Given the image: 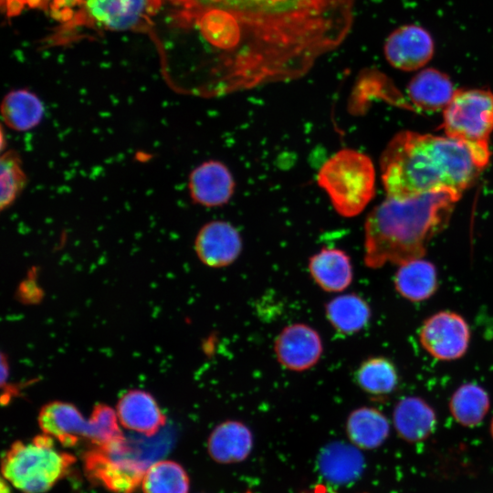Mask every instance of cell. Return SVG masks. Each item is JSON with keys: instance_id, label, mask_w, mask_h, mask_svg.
I'll use <instances>...</instances> for the list:
<instances>
[{"instance_id": "cell-1", "label": "cell", "mask_w": 493, "mask_h": 493, "mask_svg": "<svg viewBox=\"0 0 493 493\" xmlns=\"http://www.w3.org/2000/svg\"><path fill=\"white\" fill-rule=\"evenodd\" d=\"M357 0H163L175 92L219 98L306 76L339 48Z\"/></svg>"}, {"instance_id": "cell-2", "label": "cell", "mask_w": 493, "mask_h": 493, "mask_svg": "<svg viewBox=\"0 0 493 493\" xmlns=\"http://www.w3.org/2000/svg\"><path fill=\"white\" fill-rule=\"evenodd\" d=\"M490 152L446 135L396 133L380 158L387 196L407 199L425 193L469 188L489 163Z\"/></svg>"}, {"instance_id": "cell-3", "label": "cell", "mask_w": 493, "mask_h": 493, "mask_svg": "<svg viewBox=\"0 0 493 493\" xmlns=\"http://www.w3.org/2000/svg\"><path fill=\"white\" fill-rule=\"evenodd\" d=\"M460 197L447 190L407 199L387 196L366 217L364 264L376 269L422 258L430 240L447 225Z\"/></svg>"}, {"instance_id": "cell-4", "label": "cell", "mask_w": 493, "mask_h": 493, "mask_svg": "<svg viewBox=\"0 0 493 493\" xmlns=\"http://www.w3.org/2000/svg\"><path fill=\"white\" fill-rule=\"evenodd\" d=\"M318 185L327 194L337 214L360 215L375 194V169L371 158L344 148L332 154L320 168Z\"/></svg>"}, {"instance_id": "cell-5", "label": "cell", "mask_w": 493, "mask_h": 493, "mask_svg": "<svg viewBox=\"0 0 493 493\" xmlns=\"http://www.w3.org/2000/svg\"><path fill=\"white\" fill-rule=\"evenodd\" d=\"M43 434L29 442L14 443L2 460L3 477L23 493H45L68 471L73 456L56 448Z\"/></svg>"}, {"instance_id": "cell-6", "label": "cell", "mask_w": 493, "mask_h": 493, "mask_svg": "<svg viewBox=\"0 0 493 493\" xmlns=\"http://www.w3.org/2000/svg\"><path fill=\"white\" fill-rule=\"evenodd\" d=\"M442 128L450 138L490 152L493 132V91L489 89H456L443 110Z\"/></svg>"}, {"instance_id": "cell-7", "label": "cell", "mask_w": 493, "mask_h": 493, "mask_svg": "<svg viewBox=\"0 0 493 493\" xmlns=\"http://www.w3.org/2000/svg\"><path fill=\"white\" fill-rule=\"evenodd\" d=\"M163 0H84L64 28L87 26L102 31H147L154 26Z\"/></svg>"}, {"instance_id": "cell-8", "label": "cell", "mask_w": 493, "mask_h": 493, "mask_svg": "<svg viewBox=\"0 0 493 493\" xmlns=\"http://www.w3.org/2000/svg\"><path fill=\"white\" fill-rule=\"evenodd\" d=\"M418 335L425 351L433 358L445 362L462 358L468 350L471 339L467 320L450 310H441L425 319Z\"/></svg>"}, {"instance_id": "cell-9", "label": "cell", "mask_w": 493, "mask_h": 493, "mask_svg": "<svg viewBox=\"0 0 493 493\" xmlns=\"http://www.w3.org/2000/svg\"><path fill=\"white\" fill-rule=\"evenodd\" d=\"M435 40L425 27L407 24L393 30L383 44L386 61L402 71L424 68L434 57Z\"/></svg>"}, {"instance_id": "cell-10", "label": "cell", "mask_w": 493, "mask_h": 493, "mask_svg": "<svg viewBox=\"0 0 493 493\" xmlns=\"http://www.w3.org/2000/svg\"><path fill=\"white\" fill-rule=\"evenodd\" d=\"M274 352L278 363L292 372H304L318 363L323 352L319 332L305 323L286 326L277 336Z\"/></svg>"}, {"instance_id": "cell-11", "label": "cell", "mask_w": 493, "mask_h": 493, "mask_svg": "<svg viewBox=\"0 0 493 493\" xmlns=\"http://www.w3.org/2000/svg\"><path fill=\"white\" fill-rule=\"evenodd\" d=\"M243 241L238 230L229 222L205 223L194 238V251L207 267L220 268L233 264L240 256Z\"/></svg>"}, {"instance_id": "cell-12", "label": "cell", "mask_w": 493, "mask_h": 493, "mask_svg": "<svg viewBox=\"0 0 493 493\" xmlns=\"http://www.w3.org/2000/svg\"><path fill=\"white\" fill-rule=\"evenodd\" d=\"M187 188L194 204L210 208L220 207L231 200L236 182L224 163L207 160L191 171Z\"/></svg>"}, {"instance_id": "cell-13", "label": "cell", "mask_w": 493, "mask_h": 493, "mask_svg": "<svg viewBox=\"0 0 493 493\" xmlns=\"http://www.w3.org/2000/svg\"><path fill=\"white\" fill-rule=\"evenodd\" d=\"M38 424L43 433L63 446H74L81 438L91 441L92 425L76 406L64 402H52L41 409Z\"/></svg>"}, {"instance_id": "cell-14", "label": "cell", "mask_w": 493, "mask_h": 493, "mask_svg": "<svg viewBox=\"0 0 493 493\" xmlns=\"http://www.w3.org/2000/svg\"><path fill=\"white\" fill-rule=\"evenodd\" d=\"M254 436L241 421L226 420L217 425L207 439V452L218 464L230 465L245 461L253 449Z\"/></svg>"}, {"instance_id": "cell-15", "label": "cell", "mask_w": 493, "mask_h": 493, "mask_svg": "<svg viewBox=\"0 0 493 493\" xmlns=\"http://www.w3.org/2000/svg\"><path fill=\"white\" fill-rule=\"evenodd\" d=\"M116 414L124 428L147 436L155 435L165 423L155 399L142 390L124 393L118 402Z\"/></svg>"}, {"instance_id": "cell-16", "label": "cell", "mask_w": 493, "mask_h": 493, "mask_svg": "<svg viewBox=\"0 0 493 493\" xmlns=\"http://www.w3.org/2000/svg\"><path fill=\"white\" fill-rule=\"evenodd\" d=\"M456 90L449 76L434 68L420 69L407 86L411 103L425 112L444 110Z\"/></svg>"}, {"instance_id": "cell-17", "label": "cell", "mask_w": 493, "mask_h": 493, "mask_svg": "<svg viewBox=\"0 0 493 493\" xmlns=\"http://www.w3.org/2000/svg\"><path fill=\"white\" fill-rule=\"evenodd\" d=\"M308 268L315 284L326 292H341L353 279L350 256L337 247H322L309 259Z\"/></svg>"}, {"instance_id": "cell-18", "label": "cell", "mask_w": 493, "mask_h": 493, "mask_svg": "<svg viewBox=\"0 0 493 493\" xmlns=\"http://www.w3.org/2000/svg\"><path fill=\"white\" fill-rule=\"evenodd\" d=\"M393 421L397 435L415 443L426 439L435 429L437 417L434 408L423 398L407 396L394 406Z\"/></svg>"}, {"instance_id": "cell-19", "label": "cell", "mask_w": 493, "mask_h": 493, "mask_svg": "<svg viewBox=\"0 0 493 493\" xmlns=\"http://www.w3.org/2000/svg\"><path fill=\"white\" fill-rule=\"evenodd\" d=\"M393 284L404 299L412 302L426 300L439 286L436 267L423 257L405 262L399 266Z\"/></svg>"}, {"instance_id": "cell-20", "label": "cell", "mask_w": 493, "mask_h": 493, "mask_svg": "<svg viewBox=\"0 0 493 493\" xmlns=\"http://www.w3.org/2000/svg\"><path fill=\"white\" fill-rule=\"evenodd\" d=\"M44 116L43 101L27 89H12L2 100V121L12 131H29L41 123Z\"/></svg>"}, {"instance_id": "cell-21", "label": "cell", "mask_w": 493, "mask_h": 493, "mask_svg": "<svg viewBox=\"0 0 493 493\" xmlns=\"http://www.w3.org/2000/svg\"><path fill=\"white\" fill-rule=\"evenodd\" d=\"M345 428L351 444L363 450L381 446L390 434V424L386 416L371 406L352 410L348 415Z\"/></svg>"}, {"instance_id": "cell-22", "label": "cell", "mask_w": 493, "mask_h": 493, "mask_svg": "<svg viewBox=\"0 0 493 493\" xmlns=\"http://www.w3.org/2000/svg\"><path fill=\"white\" fill-rule=\"evenodd\" d=\"M321 475L334 484L353 481L362 472L363 458L355 446L333 442L326 446L318 459Z\"/></svg>"}, {"instance_id": "cell-23", "label": "cell", "mask_w": 493, "mask_h": 493, "mask_svg": "<svg viewBox=\"0 0 493 493\" xmlns=\"http://www.w3.org/2000/svg\"><path fill=\"white\" fill-rule=\"evenodd\" d=\"M325 315L339 333L351 335L369 323L372 310L368 302L356 293L339 295L325 305Z\"/></svg>"}, {"instance_id": "cell-24", "label": "cell", "mask_w": 493, "mask_h": 493, "mask_svg": "<svg viewBox=\"0 0 493 493\" xmlns=\"http://www.w3.org/2000/svg\"><path fill=\"white\" fill-rule=\"evenodd\" d=\"M357 385L374 398L390 395L398 386L399 373L395 364L383 356L365 359L355 372Z\"/></svg>"}, {"instance_id": "cell-25", "label": "cell", "mask_w": 493, "mask_h": 493, "mask_svg": "<svg viewBox=\"0 0 493 493\" xmlns=\"http://www.w3.org/2000/svg\"><path fill=\"white\" fill-rule=\"evenodd\" d=\"M490 408L488 392L475 383L460 385L451 395L449 411L461 425L474 427L486 417Z\"/></svg>"}, {"instance_id": "cell-26", "label": "cell", "mask_w": 493, "mask_h": 493, "mask_svg": "<svg viewBox=\"0 0 493 493\" xmlns=\"http://www.w3.org/2000/svg\"><path fill=\"white\" fill-rule=\"evenodd\" d=\"M143 493H188L190 479L186 470L173 460L151 464L141 480Z\"/></svg>"}, {"instance_id": "cell-27", "label": "cell", "mask_w": 493, "mask_h": 493, "mask_svg": "<svg viewBox=\"0 0 493 493\" xmlns=\"http://www.w3.org/2000/svg\"><path fill=\"white\" fill-rule=\"evenodd\" d=\"M27 184L20 154L13 149L2 152L0 158V208L11 207Z\"/></svg>"}, {"instance_id": "cell-28", "label": "cell", "mask_w": 493, "mask_h": 493, "mask_svg": "<svg viewBox=\"0 0 493 493\" xmlns=\"http://www.w3.org/2000/svg\"><path fill=\"white\" fill-rule=\"evenodd\" d=\"M1 5L5 15L12 17L26 9H45L46 0H1Z\"/></svg>"}, {"instance_id": "cell-29", "label": "cell", "mask_w": 493, "mask_h": 493, "mask_svg": "<svg viewBox=\"0 0 493 493\" xmlns=\"http://www.w3.org/2000/svg\"><path fill=\"white\" fill-rule=\"evenodd\" d=\"M490 434H491V436L493 438V417H492L491 424H490Z\"/></svg>"}]
</instances>
